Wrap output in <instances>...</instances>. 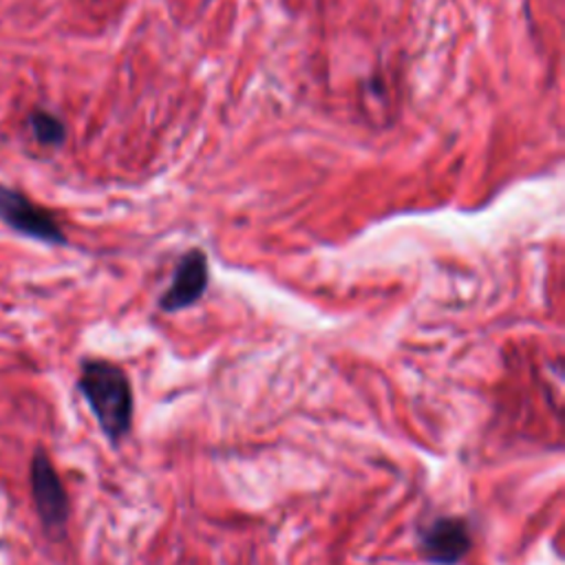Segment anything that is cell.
<instances>
[{
    "label": "cell",
    "instance_id": "277c9868",
    "mask_svg": "<svg viewBox=\"0 0 565 565\" xmlns=\"http://www.w3.org/2000/svg\"><path fill=\"white\" fill-rule=\"evenodd\" d=\"M32 490L45 530L52 536H61L69 521V499L54 464L45 453H36L32 461Z\"/></svg>",
    "mask_w": 565,
    "mask_h": 565
},
{
    "label": "cell",
    "instance_id": "6da1fadb",
    "mask_svg": "<svg viewBox=\"0 0 565 565\" xmlns=\"http://www.w3.org/2000/svg\"><path fill=\"white\" fill-rule=\"evenodd\" d=\"M78 389L94 411L102 433L118 444L133 424V391L129 376L109 360H85Z\"/></svg>",
    "mask_w": 565,
    "mask_h": 565
},
{
    "label": "cell",
    "instance_id": "7a4b0ae2",
    "mask_svg": "<svg viewBox=\"0 0 565 565\" xmlns=\"http://www.w3.org/2000/svg\"><path fill=\"white\" fill-rule=\"evenodd\" d=\"M0 219H3L12 230L25 237H32L36 241H45V243L67 241L61 224L47 208L34 204L21 191H14L3 184H0Z\"/></svg>",
    "mask_w": 565,
    "mask_h": 565
},
{
    "label": "cell",
    "instance_id": "8992f818",
    "mask_svg": "<svg viewBox=\"0 0 565 565\" xmlns=\"http://www.w3.org/2000/svg\"><path fill=\"white\" fill-rule=\"evenodd\" d=\"M30 127H32V133L34 138L45 144V146H61L67 138V131H65V124L63 120H58L56 116L47 113V111H36L32 113L30 118Z\"/></svg>",
    "mask_w": 565,
    "mask_h": 565
},
{
    "label": "cell",
    "instance_id": "3957f363",
    "mask_svg": "<svg viewBox=\"0 0 565 565\" xmlns=\"http://www.w3.org/2000/svg\"><path fill=\"white\" fill-rule=\"evenodd\" d=\"M417 547L428 563L457 565L472 550V532L461 517H437L417 534Z\"/></svg>",
    "mask_w": 565,
    "mask_h": 565
},
{
    "label": "cell",
    "instance_id": "5b68a950",
    "mask_svg": "<svg viewBox=\"0 0 565 565\" xmlns=\"http://www.w3.org/2000/svg\"><path fill=\"white\" fill-rule=\"evenodd\" d=\"M208 287V259L202 250H191L180 261L173 283L160 301L164 312H180L195 305Z\"/></svg>",
    "mask_w": 565,
    "mask_h": 565
}]
</instances>
